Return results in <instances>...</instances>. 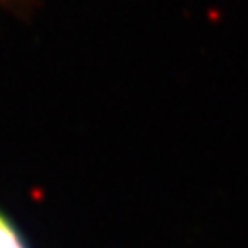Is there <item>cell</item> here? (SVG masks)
Listing matches in <instances>:
<instances>
[{"mask_svg": "<svg viewBox=\"0 0 248 248\" xmlns=\"http://www.w3.org/2000/svg\"><path fill=\"white\" fill-rule=\"evenodd\" d=\"M0 248H25L21 236L9 221L0 215Z\"/></svg>", "mask_w": 248, "mask_h": 248, "instance_id": "6da1fadb", "label": "cell"}, {"mask_svg": "<svg viewBox=\"0 0 248 248\" xmlns=\"http://www.w3.org/2000/svg\"><path fill=\"white\" fill-rule=\"evenodd\" d=\"M0 2H2V0H0Z\"/></svg>", "mask_w": 248, "mask_h": 248, "instance_id": "7a4b0ae2", "label": "cell"}]
</instances>
